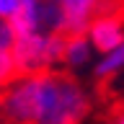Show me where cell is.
Returning a JSON list of instances; mask_svg holds the SVG:
<instances>
[{"label":"cell","instance_id":"obj_1","mask_svg":"<svg viewBox=\"0 0 124 124\" xmlns=\"http://www.w3.org/2000/svg\"><path fill=\"white\" fill-rule=\"evenodd\" d=\"M88 108L83 83L57 70L16 75L0 88V124H80Z\"/></svg>","mask_w":124,"mask_h":124},{"label":"cell","instance_id":"obj_2","mask_svg":"<svg viewBox=\"0 0 124 124\" xmlns=\"http://www.w3.org/2000/svg\"><path fill=\"white\" fill-rule=\"evenodd\" d=\"M65 34H23L16 39L13 62L18 75H34V72H49L62 65L65 52Z\"/></svg>","mask_w":124,"mask_h":124},{"label":"cell","instance_id":"obj_3","mask_svg":"<svg viewBox=\"0 0 124 124\" xmlns=\"http://www.w3.org/2000/svg\"><path fill=\"white\" fill-rule=\"evenodd\" d=\"M10 23L18 36L23 34H65V16H62V8L57 5V0H21Z\"/></svg>","mask_w":124,"mask_h":124},{"label":"cell","instance_id":"obj_4","mask_svg":"<svg viewBox=\"0 0 124 124\" xmlns=\"http://www.w3.org/2000/svg\"><path fill=\"white\" fill-rule=\"evenodd\" d=\"M85 34H88L93 49H96L98 54L111 52L116 44H122V41H124V21H122V18H116V16L98 13L91 21V26H88Z\"/></svg>","mask_w":124,"mask_h":124},{"label":"cell","instance_id":"obj_5","mask_svg":"<svg viewBox=\"0 0 124 124\" xmlns=\"http://www.w3.org/2000/svg\"><path fill=\"white\" fill-rule=\"evenodd\" d=\"M65 16V34H85L91 21L101 13L103 0H57Z\"/></svg>","mask_w":124,"mask_h":124},{"label":"cell","instance_id":"obj_6","mask_svg":"<svg viewBox=\"0 0 124 124\" xmlns=\"http://www.w3.org/2000/svg\"><path fill=\"white\" fill-rule=\"evenodd\" d=\"M96 49H93L88 34H70L65 39V52H62V65L67 70H80L85 65H93V57H96Z\"/></svg>","mask_w":124,"mask_h":124},{"label":"cell","instance_id":"obj_7","mask_svg":"<svg viewBox=\"0 0 124 124\" xmlns=\"http://www.w3.org/2000/svg\"><path fill=\"white\" fill-rule=\"evenodd\" d=\"M119 72H124V41L116 44L111 52L98 54V60L93 65V75L98 78V80L114 78V75H119Z\"/></svg>","mask_w":124,"mask_h":124},{"label":"cell","instance_id":"obj_8","mask_svg":"<svg viewBox=\"0 0 124 124\" xmlns=\"http://www.w3.org/2000/svg\"><path fill=\"white\" fill-rule=\"evenodd\" d=\"M16 39H18V34H16L10 18H0V52H10Z\"/></svg>","mask_w":124,"mask_h":124},{"label":"cell","instance_id":"obj_9","mask_svg":"<svg viewBox=\"0 0 124 124\" xmlns=\"http://www.w3.org/2000/svg\"><path fill=\"white\" fill-rule=\"evenodd\" d=\"M16 75H18V72H16L13 54L10 52H0V88H3L5 83H10Z\"/></svg>","mask_w":124,"mask_h":124},{"label":"cell","instance_id":"obj_10","mask_svg":"<svg viewBox=\"0 0 124 124\" xmlns=\"http://www.w3.org/2000/svg\"><path fill=\"white\" fill-rule=\"evenodd\" d=\"M21 0H0V18H13Z\"/></svg>","mask_w":124,"mask_h":124},{"label":"cell","instance_id":"obj_11","mask_svg":"<svg viewBox=\"0 0 124 124\" xmlns=\"http://www.w3.org/2000/svg\"><path fill=\"white\" fill-rule=\"evenodd\" d=\"M116 124H124V114H122V116H119V119H116Z\"/></svg>","mask_w":124,"mask_h":124}]
</instances>
